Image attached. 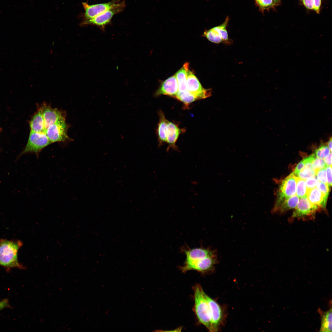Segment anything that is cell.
Instances as JSON below:
<instances>
[{
  "mask_svg": "<svg viewBox=\"0 0 332 332\" xmlns=\"http://www.w3.org/2000/svg\"><path fill=\"white\" fill-rule=\"evenodd\" d=\"M180 250L186 257L183 266L180 268L183 272L190 270L207 272L211 270L216 263V251L209 247L191 248L185 244Z\"/></svg>",
  "mask_w": 332,
  "mask_h": 332,
  "instance_id": "1",
  "label": "cell"
},
{
  "mask_svg": "<svg viewBox=\"0 0 332 332\" xmlns=\"http://www.w3.org/2000/svg\"><path fill=\"white\" fill-rule=\"evenodd\" d=\"M22 241L18 240H0V266L9 271L12 268L25 269L26 267L19 262L18 253L22 246Z\"/></svg>",
  "mask_w": 332,
  "mask_h": 332,
  "instance_id": "2",
  "label": "cell"
},
{
  "mask_svg": "<svg viewBox=\"0 0 332 332\" xmlns=\"http://www.w3.org/2000/svg\"><path fill=\"white\" fill-rule=\"evenodd\" d=\"M204 293L200 285L197 284L195 286L194 310L199 322L210 331L213 332L210 309Z\"/></svg>",
  "mask_w": 332,
  "mask_h": 332,
  "instance_id": "3",
  "label": "cell"
},
{
  "mask_svg": "<svg viewBox=\"0 0 332 332\" xmlns=\"http://www.w3.org/2000/svg\"><path fill=\"white\" fill-rule=\"evenodd\" d=\"M125 7V1H121L111 8L94 18L89 20H82L80 25L81 26L89 25L95 26L104 31L106 26L111 22L113 16L122 12Z\"/></svg>",
  "mask_w": 332,
  "mask_h": 332,
  "instance_id": "4",
  "label": "cell"
},
{
  "mask_svg": "<svg viewBox=\"0 0 332 332\" xmlns=\"http://www.w3.org/2000/svg\"><path fill=\"white\" fill-rule=\"evenodd\" d=\"M51 143L45 133L30 131L27 144L22 153H33L38 158L42 150Z\"/></svg>",
  "mask_w": 332,
  "mask_h": 332,
  "instance_id": "5",
  "label": "cell"
},
{
  "mask_svg": "<svg viewBox=\"0 0 332 332\" xmlns=\"http://www.w3.org/2000/svg\"><path fill=\"white\" fill-rule=\"evenodd\" d=\"M68 126L65 118L49 126L45 133L51 143L69 140L67 135Z\"/></svg>",
  "mask_w": 332,
  "mask_h": 332,
  "instance_id": "6",
  "label": "cell"
},
{
  "mask_svg": "<svg viewBox=\"0 0 332 332\" xmlns=\"http://www.w3.org/2000/svg\"><path fill=\"white\" fill-rule=\"evenodd\" d=\"M187 90L197 99H205L211 95V89L204 88L193 73L188 69L186 73Z\"/></svg>",
  "mask_w": 332,
  "mask_h": 332,
  "instance_id": "7",
  "label": "cell"
},
{
  "mask_svg": "<svg viewBox=\"0 0 332 332\" xmlns=\"http://www.w3.org/2000/svg\"><path fill=\"white\" fill-rule=\"evenodd\" d=\"M317 208L309 201L307 197L301 198L295 210L290 217V220L295 219H302L314 218Z\"/></svg>",
  "mask_w": 332,
  "mask_h": 332,
  "instance_id": "8",
  "label": "cell"
},
{
  "mask_svg": "<svg viewBox=\"0 0 332 332\" xmlns=\"http://www.w3.org/2000/svg\"><path fill=\"white\" fill-rule=\"evenodd\" d=\"M121 0H112L106 3L90 5L86 2L82 3L85 12L82 20H89L99 15L111 8Z\"/></svg>",
  "mask_w": 332,
  "mask_h": 332,
  "instance_id": "9",
  "label": "cell"
},
{
  "mask_svg": "<svg viewBox=\"0 0 332 332\" xmlns=\"http://www.w3.org/2000/svg\"><path fill=\"white\" fill-rule=\"evenodd\" d=\"M299 201V198L296 195L288 198L278 196L272 212L273 213H282L295 208Z\"/></svg>",
  "mask_w": 332,
  "mask_h": 332,
  "instance_id": "10",
  "label": "cell"
},
{
  "mask_svg": "<svg viewBox=\"0 0 332 332\" xmlns=\"http://www.w3.org/2000/svg\"><path fill=\"white\" fill-rule=\"evenodd\" d=\"M204 296L208 303L210 309L213 331L216 332L219 330L222 320L223 318L222 310L218 303L205 293H204Z\"/></svg>",
  "mask_w": 332,
  "mask_h": 332,
  "instance_id": "11",
  "label": "cell"
},
{
  "mask_svg": "<svg viewBox=\"0 0 332 332\" xmlns=\"http://www.w3.org/2000/svg\"><path fill=\"white\" fill-rule=\"evenodd\" d=\"M44 120L46 129L49 125L65 118L64 113L56 108H52L45 104L40 108Z\"/></svg>",
  "mask_w": 332,
  "mask_h": 332,
  "instance_id": "12",
  "label": "cell"
},
{
  "mask_svg": "<svg viewBox=\"0 0 332 332\" xmlns=\"http://www.w3.org/2000/svg\"><path fill=\"white\" fill-rule=\"evenodd\" d=\"M184 128H180L178 125L172 122L168 121L167 127V142L168 144L167 151H168L170 148L178 151V148L176 143L180 136L184 132Z\"/></svg>",
  "mask_w": 332,
  "mask_h": 332,
  "instance_id": "13",
  "label": "cell"
},
{
  "mask_svg": "<svg viewBox=\"0 0 332 332\" xmlns=\"http://www.w3.org/2000/svg\"><path fill=\"white\" fill-rule=\"evenodd\" d=\"M296 177L293 172L283 180L279 196L288 198L296 194Z\"/></svg>",
  "mask_w": 332,
  "mask_h": 332,
  "instance_id": "14",
  "label": "cell"
},
{
  "mask_svg": "<svg viewBox=\"0 0 332 332\" xmlns=\"http://www.w3.org/2000/svg\"><path fill=\"white\" fill-rule=\"evenodd\" d=\"M178 91V83L175 75L162 82L156 91V96L164 95L175 97Z\"/></svg>",
  "mask_w": 332,
  "mask_h": 332,
  "instance_id": "15",
  "label": "cell"
},
{
  "mask_svg": "<svg viewBox=\"0 0 332 332\" xmlns=\"http://www.w3.org/2000/svg\"><path fill=\"white\" fill-rule=\"evenodd\" d=\"M328 196L322 193L316 187L307 189V199L318 211L325 208Z\"/></svg>",
  "mask_w": 332,
  "mask_h": 332,
  "instance_id": "16",
  "label": "cell"
},
{
  "mask_svg": "<svg viewBox=\"0 0 332 332\" xmlns=\"http://www.w3.org/2000/svg\"><path fill=\"white\" fill-rule=\"evenodd\" d=\"M158 114L159 120L157 131L159 146H160L167 142L166 130L168 121L166 118L164 113L162 111H159Z\"/></svg>",
  "mask_w": 332,
  "mask_h": 332,
  "instance_id": "17",
  "label": "cell"
},
{
  "mask_svg": "<svg viewBox=\"0 0 332 332\" xmlns=\"http://www.w3.org/2000/svg\"><path fill=\"white\" fill-rule=\"evenodd\" d=\"M30 125L31 131L45 133L44 120L40 108L33 116L30 122Z\"/></svg>",
  "mask_w": 332,
  "mask_h": 332,
  "instance_id": "18",
  "label": "cell"
},
{
  "mask_svg": "<svg viewBox=\"0 0 332 332\" xmlns=\"http://www.w3.org/2000/svg\"><path fill=\"white\" fill-rule=\"evenodd\" d=\"M321 316V323L320 329V332H331L332 331V308H330L327 311L322 312L319 310Z\"/></svg>",
  "mask_w": 332,
  "mask_h": 332,
  "instance_id": "19",
  "label": "cell"
},
{
  "mask_svg": "<svg viewBox=\"0 0 332 332\" xmlns=\"http://www.w3.org/2000/svg\"><path fill=\"white\" fill-rule=\"evenodd\" d=\"M188 67L189 63H185L175 74L178 83V91L184 92L187 90L186 73Z\"/></svg>",
  "mask_w": 332,
  "mask_h": 332,
  "instance_id": "20",
  "label": "cell"
},
{
  "mask_svg": "<svg viewBox=\"0 0 332 332\" xmlns=\"http://www.w3.org/2000/svg\"><path fill=\"white\" fill-rule=\"evenodd\" d=\"M228 20V18L227 17L223 24L212 29L221 38L223 42L229 44L231 42L228 38L227 32L226 29Z\"/></svg>",
  "mask_w": 332,
  "mask_h": 332,
  "instance_id": "21",
  "label": "cell"
},
{
  "mask_svg": "<svg viewBox=\"0 0 332 332\" xmlns=\"http://www.w3.org/2000/svg\"><path fill=\"white\" fill-rule=\"evenodd\" d=\"M174 98L182 102L187 108L190 104L197 100L194 95L187 90L184 92L178 91Z\"/></svg>",
  "mask_w": 332,
  "mask_h": 332,
  "instance_id": "22",
  "label": "cell"
},
{
  "mask_svg": "<svg viewBox=\"0 0 332 332\" xmlns=\"http://www.w3.org/2000/svg\"><path fill=\"white\" fill-rule=\"evenodd\" d=\"M307 191L305 180L297 176L296 195L300 198L307 197Z\"/></svg>",
  "mask_w": 332,
  "mask_h": 332,
  "instance_id": "23",
  "label": "cell"
},
{
  "mask_svg": "<svg viewBox=\"0 0 332 332\" xmlns=\"http://www.w3.org/2000/svg\"><path fill=\"white\" fill-rule=\"evenodd\" d=\"M316 171L311 165H305L304 168L296 176L305 180L316 176Z\"/></svg>",
  "mask_w": 332,
  "mask_h": 332,
  "instance_id": "24",
  "label": "cell"
},
{
  "mask_svg": "<svg viewBox=\"0 0 332 332\" xmlns=\"http://www.w3.org/2000/svg\"><path fill=\"white\" fill-rule=\"evenodd\" d=\"M204 35L210 41L216 44L223 42L221 38L211 28L204 32Z\"/></svg>",
  "mask_w": 332,
  "mask_h": 332,
  "instance_id": "25",
  "label": "cell"
},
{
  "mask_svg": "<svg viewBox=\"0 0 332 332\" xmlns=\"http://www.w3.org/2000/svg\"><path fill=\"white\" fill-rule=\"evenodd\" d=\"M331 152L327 145L322 144L315 150L314 154L316 157L323 159Z\"/></svg>",
  "mask_w": 332,
  "mask_h": 332,
  "instance_id": "26",
  "label": "cell"
},
{
  "mask_svg": "<svg viewBox=\"0 0 332 332\" xmlns=\"http://www.w3.org/2000/svg\"><path fill=\"white\" fill-rule=\"evenodd\" d=\"M311 166L316 172L320 169L326 168V166L324 160L315 157L312 162Z\"/></svg>",
  "mask_w": 332,
  "mask_h": 332,
  "instance_id": "27",
  "label": "cell"
},
{
  "mask_svg": "<svg viewBox=\"0 0 332 332\" xmlns=\"http://www.w3.org/2000/svg\"><path fill=\"white\" fill-rule=\"evenodd\" d=\"M255 1L260 8L263 10L272 7L275 5L273 0H255Z\"/></svg>",
  "mask_w": 332,
  "mask_h": 332,
  "instance_id": "28",
  "label": "cell"
},
{
  "mask_svg": "<svg viewBox=\"0 0 332 332\" xmlns=\"http://www.w3.org/2000/svg\"><path fill=\"white\" fill-rule=\"evenodd\" d=\"M316 176H317V178L318 181L327 184L326 168H322L317 171L316 172Z\"/></svg>",
  "mask_w": 332,
  "mask_h": 332,
  "instance_id": "29",
  "label": "cell"
},
{
  "mask_svg": "<svg viewBox=\"0 0 332 332\" xmlns=\"http://www.w3.org/2000/svg\"><path fill=\"white\" fill-rule=\"evenodd\" d=\"M317 188L324 195L328 196L329 192V187L327 184L318 181L317 183Z\"/></svg>",
  "mask_w": 332,
  "mask_h": 332,
  "instance_id": "30",
  "label": "cell"
},
{
  "mask_svg": "<svg viewBox=\"0 0 332 332\" xmlns=\"http://www.w3.org/2000/svg\"><path fill=\"white\" fill-rule=\"evenodd\" d=\"M318 180L316 176L306 180V184L307 189L313 188L316 187Z\"/></svg>",
  "mask_w": 332,
  "mask_h": 332,
  "instance_id": "31",
  "label": "cell"
},
{
  "mask_svg": "<svg viewBox=\"0 0 332 332\" xmlns=\"http://www.w3.org/2000/svg\"><path fill=\"white\" fill-rule=\"evenodd\" d=\"M327 184L329 187H330L332 185V166H326V168Z\"/></svg>",
  "mask_w": 332,
  "mask_h": 332,
  "instance_id": "32",
  "label": "cell"
},
{
  "mask_svg": "<svg viewBox=\"0 0 332 332\" xmlns=\"http://www.w3.org/2000/svg\"><path fill=\"white\" fill-rule=\"evenodd\" d=\"M305 163L303 160H301L297 165L293 172L296 176L298 173L301 171L305 167Z\"/></svg>",
  "mask_w": 332,
  "mask_h": 332,
  "instance_id": "33",
  "label": "cell"
},
{
  "mask_svg": "<svg viewBox=\"0 0 332 332\" xmlns=\"http://www.w3.org/2000/svg\"><path fill=\"white\" fill-rule=\"evenodd\" d=\"M304 6L307 9L314 10V0H302Z\"/></svg>",
  "mask_w": 332,
  "mask_h": 332,
  "instance_id": "34",
  "label": "cell"
},
{
  "mask_svg": "<svg viewBox=\"0 0 332 332\" xmlns=\"http://www.w3.org/2000/svg\"><path fill=\"white\" fill-rule=\"evenodd\" d=\"M11 306L8 300L5 299L0 301V310L6 308H10Z\"/></svg>",
  "mask_w": 332,
  "mask_h": 332,
  "instance_id": "35",
  "label": "cell"
},
{
  "mask_svg": "<svg viewBox=\"0 0 332 332\" xmlns=\"http://www.w3.org/2000/svg\"><path fill=\"white\" fill-rule=\"evenodd\" d=\"M314 10L317 13H319L321 5V0H314Z\"/></svg>",
  "mask_w": 332,
  "mask_h": 332,
  "instance_id": "36",
  "label": "cell"
},
{
  "mask_svg": "<svg viewBox=\"0 0 332 332\" xmlns=\"http://www.w3.org/2000/svg\"><path fill=\"white\" fill-rule=\"evenodd\" d=\"M324 161L326 166H332V154L331 152L324 159Z\"/></svg>",
  "mask_w": 332,
  "mask_h": 332,
  "instance_id": "37",
  "label": "cell"
},
{
  "mask_svg": "<svg viewBox=\"0 0 332 332\" xmlns=\"http://www.w3.org/2000/svg\"><path fill=\"white\" fill-rule=\"evenodd\" d=\"M327 146L330 150V151H332V138H331L330 140L327 142Z\"/></svg>",
  "mask_w": 332,
  "mask_h": 332,
  "instance_id": "38",
  "label": "cell"
},
{
  "mask_svg": "<svg viewBox=\"0 0 332 332\" xmlns=\"http://www.w3.org/2000/svg\"><path fill=\"white\" fill-rule=\"evenodd\" d=\"M275 3L276 4L277 3L280 1V0H273Z\"/></svg>",
  "mask_w": 332,
  "mask_h": 332,
  "instance_id": "39",
  "label": "cell"
},
{
  "mask_svg": "<svg viewBox=\"0 0 332 332\" xmlns=\"http://www.w3.org/2000/svg\"></svg>",
  "mask_w": 332,
  "mask_h": 332,
  "instance_id": "40",
  "label": "cell"
}]
</instances>
